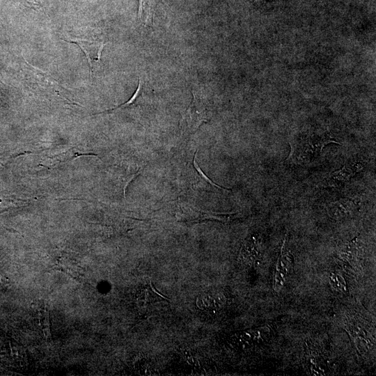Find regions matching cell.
<instances>
[{
    "mask_svg": "<svg viewBox=\"0 0 376 376\" xmlns=\"http://www.w3.org/2000/svg\"><path fill=\"white\" fill-rule=\"evenodd\" d=\"M357 210V204L351 198H344L329 203L327 206L328 215L336 220L352 216Z\"/></svg>",
    "mask_w": 376,
    "mask_h": 376,
    "instance_id": "cell-5",
    "label": "cell"
},
{
    "mask_svg": "<svg viewBox=\"0 0 376 376\" xmlns=\"http://www.w3.org/2000/svg\"><path fill=\"white\" fill-rule=\"evenodd\" d=\"M193 100L187 111L186 117L188 125L191 127H195L205 120V108L198 96L192 92Z\"/></svg>",
    "mask_w": 376,
    "mask_h": 376,
    "instance_id": "cell-8",
    "label": "cell"
},
{
    "mask_svg": "<svg viewBox=\"0 0 376 376\" xmlns=\"http://www.w3.org/2000/svg\"><path fill=\"white\" fill-rule=\"evenodd\" d=\"M360 252L357 237L343 244L338 251L339 258L344 261L353 263L358 260Z\"/></svg>",
    "mask_w": 376,
    "mask_h": 376,
    "instance_id": "cell-10",
    "label": "cell"
},
{
    "mask_svg": "<svg viewBox=\"0 0 376 376\" xmlns=\"http://www.w3.org/2000/svg\"><path fill=\"white\" fill-rule=\"evenodd\" d=\"M155 0H139L138 18L144 26L152 24Z\"/></svg>",
    "mask_w": 376,
    "mask_h": 376,
    "instance_id": "cell-11",
    "label": "cell"
},
{
    "mask_svg": "<svg viewBox=\"0 0 376 376\" xmlns=\"http://www.w3.org/2000/svg\"><path fill=\"white\" fill-rule=\"evenodd\" d=\"M329 283L331 289L338 293H345L347 291V283L345 277L338 272H331Z\"/></svg>",
    "mask_w": 376,
    "mask_h": 376,
    "instance_id": "cell-12",
    "label": "cell"
},
{
    "mask_svg": "<svg viewBox=\"0 0 376 376\" xmlns=\"http://www.w3.org/2000/svg\"><path fill=\"white\" fill-rule=\"evenodd\" d=\"M366 165L362 159L348 161L340 169L331 173L321 182L322 187H338L348 182L357 173L361 171Z\"/></svg>",
    "mask_w": 376,
    "mask_h": 376,
    "instance_id": "cell-2",
    "label": "cell"
},
{
    "mask_svg": "<svg viewBox=\"0 0 376 376\" xmlns=\"http://www.w3.org/2000/svg\"><path fill=\"white\" fill-rule=\"evenodd\" d=\"M269 334L270 329L267 326L261 327L255 329L243 331L237 336V339L243 343H257L268 338Z\"/></svg>",
    "mask_w": 376,
    "mask_h": 376,
    "instance_id": "cell-9",
    "label": "cell"
},
{
    "mask_svg": "<svg viewBox=\"0 0 376 376\" xmlns=\"http://www.w3.org/2000/svg\"><path fill=\"white\" fill-rule=\"evenodd\" d=\"M240 258L246 263L253 264L263 256L260 242L256 236H249L243 242L240 253Z\"/></svg>",
    "mask_w": 376,
    "mask_h": 376,
    "instance_id": "cell-6",
    "label": "cell"
},
{
    "mask_svg": "<svg viewBox=\"0 0 376 376\" xmlns=\"http://www.w3.org/2000/svg\"><path fill=\"white\" fill-rule=\"evenodd\" d=\"M65 41L76 44L80 47L86 56L91 69L93 68L95 63L99 64L100 56L105 45L103 41L82 39L65 40Z\"/></svg>",
    "mask_w": 376,
    "mask_h": 376,
    "instance_id": "cell-4",
    "label": "cell"
},
{
    "mask_svg": "<svg viewBox=\"0 0 376 376\" xmlns=\"http://www.w3.org/2000/svg\"><path fill=\"white\" fill-rule=\"evenodd\" d=\"M227 302L226 295L222 291L213 290L198 297L197 305L203 309L219 310Z\"/></svg>",
    "mask_w": 376,
    "mask_h": 376,
    "instance_id": "cell-7",
    "label": "cell"
},
{
    "mask_svg": "<svg viewBox=\"0 0 376 376\" xmlns=\"http://www.w3.org/2000/svg\"><path fill=\"white\" fill-rule=\"evenodd\" d=\"M330 143L339 144L329 131L303 134L290 143L291 150L286 160L296 165L308 164Z\"/></svg>",
    "mask_w": 376,
    "mask_h": 376,
    "instance_id": "cell-1",
    "label": "cell"
},
{
    "mask_svg": "<svg viewBox=\"0 0 376 376\" xmlns=\"http://www.w3.org/2000/svg\"><path fill=\"white\" fill-rule=\"evenodd\" d=\"M354 345L357 351L364 354L367 353L370 348V343L368 341V338L362 336H355L354 338Z\"/></svg>",
    "mask_w": 376,
    "mask_h": 376,
    "instance_id": "cell-13",
    "label": "cell"
},
{
    "mask_svg": "<svg viewBox=\"0 0 376 376\" xmlns=\"http://www.w3.org/2000/svg\"><path fill=\"white\" fill-rule=\"evenodd\" d=\"M263 1V0H255L256 2H258V1ZM267 1H272V0H267Z\"/></svg>",
    "mask_w": 376,
    "mask_h": 376,
    "instance_id": "cell-14",
    "label": "cell"
},
{
    "mask_svg": "<svg viewBox=\"0 0 376 376\" xmlns=\"http://www.w3.org/2000/svg\"><path fill=\"white\" fill-rule=\"evenodd\" d=\"M286 237H284L278 257L273 276V289L279 292L283 289L286 277L293 264V257L291 252L285 246Z\"/></svg>",
    "mask_w": 376,
    "mask_h": 376,
    "instance_id": "cell-3",
    "label": "cell"
}]
</instances>
